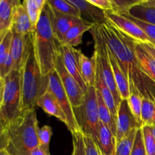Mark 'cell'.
Returning a JSON list of instances; mask_svg holds the SVG:
<instances>
[{"label":"cell","mask_w":155,"mask_h":155,"mask_svg":"<svg viewBox=\"0 0 155 155\" xmlns=\"http://www.w3.org/2000/svg\"><path fill=\"white\" fill-rule=\"evenodd\" d=\"M98 26L109 49L128 80L130 92L155 101V83L141 69L133 49V39L108 21Z\"/></svg>","instance_id":"6da1fadb"},{"label":"cell","mask_w":155,"mask_h":155,"mask_svg":"<svg viewBox=\"0 0 155 155\" xmlns=\"http://www.w3.org/2000/svg\"><path fill=\"white\" fill-rule=\"evenodd\" d=\"M32 42L42 74L47 77L54 70L61 45L53 28L52 9L48 2L42 9L36 29L32 33Z\"/></svg>","instance_id":"7a4b0ae2"},{"label":"cell","mask_w":155,"mask_h":155,"mask_svg":"<svg viewBox=\"0 0 155 155\" xmlns=\"http://www.w3.org/2000/svg\"><path fill=\"white\" fill-rule=\"evenodd\" d=\"M36 110H29L7 125L8 143L6 151L11 155H30L39 146Z\"/></svg>","instance_id":"3957f363"},{"label":"cell","mask_w":155,"mask_h":155,"mask_svg":"<svg viewBox=\"0 0 155 155\" xmlns=\"http://www.w3.org/2000/svg\"><path fill=\"white\" fill-rule=\"evenodd\" d=\"M21 88L24 111L36 110L38 99L48 90V77L42 75L37 63L33 50L32 34L21 68Z\"/></svg>","instance_id":"277c9868"},{"label":"cell","mask_w":155,"mask_h":155,"mask_svg":"<svg viewBox=\"0 0 155 155\" xmlns=\"http://www.w3.org/2000/svg\"><path fill=\"white\" fill-rule=\"evenodd\" d=\"M5 79L3 101L0 107V119L5 124H12L23 114L21 70H12Z\"/></svg>","instance_id":"5b68a950"},{"label":"cell","mask_w":155,"mask_h":155,"mask_svg":"<svg viewBox=\"0 0 155 155\" xmlns=\"http://www.w3.org/2000/svg\"><path fill=\"white\" fill-rule=\"evenodd\" d=\"M74 111L80 130L84 135L95 140L100 124L95 86L88 87L83 104L77 108H74Z\"/></svg>","instance_id":"8992f818"},{"label":"cell","mask_w":155,"mask_h":155,"mask_svg":"<svg viewBox=\"0 0 155 155\" xmlns=\"http://www.w3.org/2000/svg\"><path fill=\"white\" fill-rule=\"evenodd\" d=\"M89 33L92 36L94 41V51L97 54V63L98 68L101 71L104 83L113 93L118 108L122 99L114 78L113 71L108 58V47L98 28V24H94L93 27L89 30Z\"/></svg>","instance_id":"52a82bcc"},{"label":"cell","mask_w":155,"mask_h":155,"mask_svg":"<svg viewBox=\"0 0 155 155\" xmlns=\"http://www.w3.org/2000/svg\"><path fill=\"white\" fill-rule=\"evenodd\" d=\"M47 77H48V90L54 95L59 105L61 107L62 110L64 112L68 121V125L67 127L68 130L71 132V134L80 131V129L76 120L74 107L62 86L61 81L57 71L54 70L50 72Z\"/></svg>","instance_id":"ba28073f"},{"label":"cell","mask_w":155,"mask_h":155,"mask_svg":"<svg viewBox=\"0 0 155 155\" xmlns=\"http://www.w3.org/2000/svg\"><path fill=\"white\" fill-rule=\"evenodd\" d=\"M104 12L107 21L126 36L141 43L154 44L152 40L148 37L143 30L130 18L120 14L116 13L113 11Z\"/></svg>","instance_id":"9c48e42d"},{"label":"cell","mask_w":155,"mask_h":155,"mask_svg":"<svg viewBox=\"0 0 155 155\" xmlns=\"http://www.w3.org/2000/svg\"><path fill=\"white\" fill-rule=\"evenodd\" d=\"M54 70L57 71L62 86L71 101L74 108H77L83 104L86 92L82 89L77 80L67 71L66 68L62 63L60 54L57 58Z\"/></svg>","instance_id":"30bf717a"},{"label":"cell","mask_w":155,"mask_h":155,"mask_svg":"<svg viewBox=\"0 0 155 155\" xmlns=\"http://www.w3.org/2000/svg\"><path fill=\"white\" fill-rule=\"evenodd\" d=\"M142 127L138 123L129 107L127 100H122L117 108L116 120L117 142L127 137L133 130Z\"/></svg>","instance_id":"8fae6325"},{"label":"cell","mask_w":155,"mask_h":155,"mask_svg":"<svg viewBox=\"0 0 155 155\" xmlns=\"http://www.w3.org/2000/svg\"><path fill=\"white\" fill-rule=\"evenodd\" d=\"M59 54L67 71L77 80L82 89L86 92L88 87L80 74L77 48L65 44H61L59 47Z\"/></svg>","instance_id":"7c38bea8"},{"label":"cell","mask_w":155,"mask_h":155,"mask_svg":"<svg viewBox=\"0 0 155 155\" xmlns=\"http://www.w3.org/2000/svg\"><path fill=\"white\" fill-rule=\"evenodd\" d=\"M11 44V54L14 61V70H21L24 59L27 55L29 44L31 40V34L21 35L12 31Z\"/></svg>","instance_id":"4fadbf2b"},{"label":"cell","mask_w":155,"mask_h":155,"mask_svg":"<svg viewBox=\"0 0 155 155\" xmlns=\"http://www.w3.org/2000/svg\"><path fill=\"white\" fill-rule=\"evenodd\" d=\"M80 72L83 81L87 87L95 86L97 73V54L94 51L92 57H88L82 52L81 50L77 49Z\"/></svg>","instance_id":"5bb4252c"},{"label":"cell","mask_w":155,"mask_h":155,"mask_svg":"<svg viewBox=\"0 0 155 155\" xmlns=\"http://www.w3.org/2000/svg\"><path fill=\"white\" fill-rule=\"evenodd\" d=\"M68 2L74 5L80 13L81 18L86 21L90 19V22L101 24L107 22L105 12L89 2V0H68Z\"/></svg>","instance_id":"9a60e30c"},{"label":"cell","mask_w":155,"mask_h":155,"mask_svg":"<svg viewBox=\"0 0 155 155\" xmlns=\"http://www.w3.org/2000/svg\"><path fill=\"white\" fill-rule=\"evenodd\" d=\"M53 28L58 40L61 44L63 43L64 38L68 30L74 25L85 21L82 18L63 15L52 10Z\"/></svg>","instance_id":"2e32d148"},{"label":"cell","mask_w":155,"mask_h":155,"mask_svg":"<svg viewBox=\"0 0 155 155\" xmlns=\"http://www.w3.org/2000/svg\"><path fill=\"white\" fill-rule=\"evenodd\" d=\"M36 106L41 107L47 114L54 117L68 127V121L64 112L59 105L54 95L48 90L42 94L36 102Z\"/></svg>","instance_id":"e0dca14e"},{"label":"cell","mask_w":155,"mask_h":155,"mask_svg":"<svg viewBox=\"0 0 155 155\" xmlns=\"http://www.w3.org/2000/svg\"><path fill=\"white\" fill-rule=\"evenodd\" d=\"M96 145L101 155H115L117 147V139L114 133L100 123L96 139Z\"/></svg>","instance_id":"ac0fdd59"},{"label":"cell","mask_w":155,"mask_h":155,"mask_svg":"<svg viewBox=\"0 0 155 155\" xmlns=\"http://www.w3.org/2000/svg\"><path fill=\"white\" fill-rule=\"evenodd\" d=\"M127 15L147 24L155 25V0H139Z\"/></svg>","instance_id":"d6986e66"},{"label":"cell","mask_w":155,"mask_h":155,"mask_svg":"<svg viewBox=\"0 0 155 155\" xmlns=\"http://www.w3.org/2000/svg\"><path fill=\"white\" fill-rule=\"evenodd\" d=\"M133 45L141 69L155 83V59L154 57L142 46L141 42L133 39Z\"/></svg>","instance_id":"ffe728a7"},{"label":"cell","mask_w":155,"mask_h":155,"mask_svg":"<svg viewBox=\"0 0 155 155\" xmlns=\"http://www.w3.org/2000/svg\"><path fill=\"white\" fill-rule=\"evenodd\" d=\"M11 30L21 35L30 34L35 30L23 3L21 2L15 8Z\"/></svg>","instance_id":"44dd1931"},{"label":"cell","mask_w":155,"mask_h":155,"mask_svg":"<svg viewBox=\"0 0 155 155\" xmlns=\"http://www.w3.org/2000/svg\"><path fill=\"white\" fill-rule=\"evenodd\" d=\"M108 47V46H107ZM108 58L110 61V65H111L112 71H113L114 78L115 83L117 87L118 92H119L120 95L122 100H127L130 97V89L129 81L127 80V77L124 74L122 70L120 68L116 58L112 54L111 51H110L108 48Z\"/></svg>","instance_id":"7402d4cb"},{"label":"cell","mask_w":155,"mask_h":155,"mask_svg":"<svg viewBox=\"0 0 155 155\" xmlns=\"http://www.w3.org/2000/svg\"><path fill=\"white\" fill-rule=\"evenodd\" d=\"M95 87H96L97 90L101 95V97H102L104 103L107 106L109 110H110L115 121H116L117 115V106L116 101H115L114 97V95L111 92V91L110 90V89L107 87V85L104 83V79H103L101 71H100L99 68H98V66L97 67Z\"/></svg>","instance_id":"603a6c76"},{"label":"cell","mask_w":155,"mask_h":155,"mask_svg":"<svg viewBox=\"0 0 155 155\" xmlns=\"http://www.w3.org/2000/svg\"><path fill=\"white\" fill-rule=\"evenodd\" d=\"M93 23L89 21H83V22L77 24L71 27L64 38L63 43L70 46L75 47L80 45L83 42V36L86 32L89 31L91 28L94 26Z\"/></svg>","instance_id":"cb8c5ba5"},{"label":"cell","mask_w":155,"mask_h":155,"mask_svg":"<svg viewBox=\"0 0 155 155\" xmlns=\"http://www.w3.org/2000/svg\"><path fill=\"white\" fill-rule=\"evenodd\" d=\"M20 3L18 0H0V31L10 30L15 9Z\"/></svg>","instance_id":"d4e9b609"},{"label":"cell","mask_w":155,"mask_h":155,"mask_svg":"<svg viewBox=\"0 0 155 155\" xmlns=\"http://www.w3.org/2000/svg\"><path fill=\"white\" fill-rule=\"evenodd\" d=\"M97 98H98V117H99L100 123L107 127L116 136V121H115L110 110H109L107 106L104 103L101 95L98 90H97Z\"/></svg>","instance_id":"484cf974"},{"label":"cell","mask_w":155,"mask_h":155,"mask_svg":"<svg viewBox=\"0 0 155 155\" xmlns=\"http://www.w3.org/2000/svg\"><path fill=\"white\" fill-rule=\"evenodd\" d=\"M47 0H25L23 5L27 10L30 21L33 28L36 29V24L40 18L41 13L46 4Z\"/></svg>","instance_id":"4316f807"},{"label":"cell","mask_w":155,"mask_h":155,"mask_svg":"<svg viewBox=\"0 0 155 155\" xmlns=\"http://www.w3.org/2000/svg\"><path fill=\"white\" fill-rule=\"evenodd\" d=\"M142 127H155V101L142 98Z\"/></svg>","instance_id":"83f0119b"},{"label":"cell","mask_w":155,"mask_h":155,"mask_svg":"<svg viewBox=\"0 0 155 155\" xmlns=\"http://www.w3.org/2000/svg\"><path fill=\"white\" fill-rule=\"evenodd\" d=\"M48 5L53 11L63 15L81 18L79 11L74 5L68 2V0H47Z\"/></svg>","instance_id":"f1b7e54d"},{"label":"cell","mask_w":155,"mask_h":155,"mask_svg":"<svg viewBox=\"0 0 155 155\" xmlns=\"http://www.w3.org/2000/svg\"><path fill=\"white\" fill-rule=\"evenodd\" d=\"M142 97L138 94L131 93L127 99L129 107L131 110L132 114L136 120L142 127Z\"/></svg>","instance_id":"f546056e"},{"label":"cell","mask_w":155,"mask_h":155,"mask_svg":"<svg viewBox=\"0 0 155 155\" xmlns=\"http://www.w3.org/2000/svg\"><path fill=\"white\" fill-rule=\"evenodd\" d=\"M136 130H133L128 136L122 140L117 142L115 155H130L133 148V142L136 136Z\"/></svg>","instance_id":"4dcf8cb0"},{"label":"cell","mask_w":155,"mask_h":155,"mask_svg":"<svg viewBox=\"0 0 155 155\" xmlns=\"http://www.w3.org/2000/svg\"><path fill=\"white\" fill-rule=\"evenodd\" d=\"M12 39V30L6 33L4 39L0 43V72L4 67L5 63L11 54V44Z\"/></svg>","instance_id":"1f68e13d"},{"label":"cell","mask_w":155,"mask_h":155,"mask_svg":"<svg viewBox=\"0 0 155 155\" xmlns=\"http://www.w3.org/2000/svg\"><path fill=\"white\" fill-rule=\"evenodd\" d=\"M73 153L72 155H86L84 134L81 130L72 133Z\"/></svg>","instance_id":"d6a6232c"},{"label":"cell","mask_w":155,"mask_h":155,"mask_svg":"<svg viewBox=\"0 0 155 155\" xmlns=\"http://www.w3.org/2000/svg\"><path fill=\"white\" fill-rule=\"evenodd\" d=\"M139 0H111L113 12L120 15H127Z\"/></svg>","instance_id":"836d02e7"},{"label":"cell","mask_w":155,"mask_h":155,"mask_svg":"<svg viewBox=\"0 0 155 155\" xmlns=\"http://www.w3.org/2000/svg\"><path fill=\"white\" fill-rule=\"evenodd\" d=\"M130 155H147L145 143H144L142 127L136 130V136H135L133 148H132Z\"/></svg>","instance_id":"e575fe53"},{"label":"cell","mask_w":155,"mask_h":155,"mask_svg":"<svg viewBox=\"0 0 155 155\" xmlns=\"http://www.w3.org/2000/svg\"><path fill=\"white\" fill-rule=\"evenodd\" d=\"M142 133L147 155H155V139L150 127L143 126Z\"/></svg>","instance_id":"d590c367"},{"label":"cell","mask_w":155,"mask_h":155,"mask_svg":"<svg viewBox=\"0 0 155 155\" xmlns=\"http://www.w3.org/2000/svg\"><path fill=\"white\" fill-rule=\"evenodd\" d=\"M53 135L52 128L50 126L44 125L38 130V140L39 146L45 148H49L50 141Z\"/></svg>","instance_id":"8d00e7d4"},{"label":"cell","mask_w":155,"mask_h":155,"mask_svg":"<svg viewBox=\"0 0 155 155\" xmlns=\"http://www.w3.org/2000/svg\"><path fill=\"white\" fill-rule=\"evenodd\" d=\"M124 15V16L130 18V19L131 20V21H133L135 24H136L139 27H140L143 30V31L148 35V37L152 40L154 45H155V25L147 24V23L143 22V21H139V20L136 19V18H132V17L129 16V15Z\"/></svg>","instance_id":"74e56055"},{"label":"cell","mask_w":155,"mask_h":155,"mask_svg":"<svg viewBox=\"0 0 155 155\" xmlns=\"http://www.w3.org/2000/svg\"><path fill=\"white\" fill-rule=\"evenodd\" d=\"M84 142L86 155H101L95 140L91 136L84 135Z\"/></svg>","instance_id":"f35d334b"},{"label":"cell","mask_w":155,"mask_h":155,"mask_svg":"<svg viewBox=\"0 0 155 155\" xmlns=\"http://www.w3.org/2000/svg\"><path fill=\"white\" fill-rule=\"evenodd\" d=\"M8 143L7 124L0 119V151L5 150Z\"/></svg>","instance_id":"ab89813d"},{"label":"cell","mask_w":155,"mask_h":155,"mask_svg":"<svg viewBox=\"0 0 155 155\" xmlns=\"http://www.w3.org/2000/svg\"><path fill=\"white\" fill-rule=\"evenodd\" d=\"M89 2L101 9L104 12L113 11V5L111 0H89Z\"/></svg>","instance_id":"60d3db41"},{"label":"cell","mask_w":155,"mask_h":155,"mask_svg":"<svg viewBox=\"0 0 155 155\" xmlns=\"http://www.w3.org/2000/svg\"><path fill=\"white\" fill-rule=\"evenodd\" d=\"M30 155H50L49 148H45L42 146H38L35 148Z\"/></svg>","instance_id":"b9f144b4"},{"label":"cell","mask_w":155,"mask_h":155,"mask_svg":"<svg viewBox=\"0 0 155 155\" xmlns=\"http://www.w3.org/2000/svg\"><path fill=\"white\" fill-rule=\"evenodd\" d=\"M142 45L155 59V45L152 43H142Z\"/></svg>","instance_id":"7bdbcfd3"},{"label":"cell","mask_w":155,"mask_h":155,"mask_svg":"<svg viewBox=\"0 0 155 155\" xmlns=\"http://www.w3.org/2000/svg\"><path fill=\"white\" fill-rule=\"evenodd\" d=\"M5 90V79L0 74V107L2 104L3 101V95H4Z\"/></svg>","instance_id":"ee69618b"},{"label":"cell","mask_w":155,"mask_h":155,"mask_svg":"<svg viewBox=\"0 0 155 155\" xmlns=\"http://www.w3.org/2000/svg\"><path fill=\"white\" fill-rule=\"evenodd\" d=\"M8 30H6V31H0V43L2 42V39H4V37H5V36L6 33H7Z\"/></svg>","instance_id":"f6af8a7d"},{"label":"cell","mask_w":155,"mask_h":155,"mask_svg":"<svg viewBox=\"0 0 155 155\" xmlns=\"http://www.w3.org/2000/svg\"><path fill=\"white\" fill-rule=\"evenodd\" d=\"M0 155H11V154H8V152L6 150H3V151H0Z\"/></svg>","instance_id":"bcb514c9"},{"label":"cell","mask_w":155,"mask_h":155,"mask_svg":"<svg viewBox=\"0 0 155 155\" xmlns=\"http://www.w3.org/2000/svg\"><path fill=\"white\" fill-rule=\"evenodd\" d=\"M150 128H151V132H152V134H153V136H154V137L155 139V127H150Z\"/></svg>","instance_id":"7dc6e473"}]
</instances>
